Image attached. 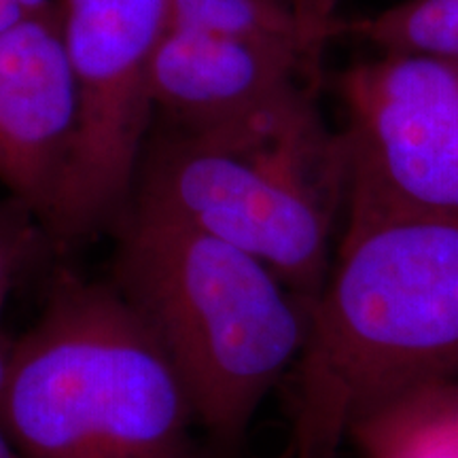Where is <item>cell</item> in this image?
Here are the masks:
<instances>
[{
  "instance_id": "cell-9",
  "label": "cell",
  "mask_w": 458,
  "mask_h": 458,
  "mask_svg": "<svg viewBox=\"0 0 458 458\" xmlns=\"http://www.w3.org/2000/svg\"><path fill=\"white\" fill-rule=\"evenodd\" d=\"M363 458H458V380L394 394L354 420Z\"/></svg>"
},
{
  "instance_id": "cell-1",
  "label": "cell",
  "mask_w": 458,
  "mask_h": 458,
  "mask_svg": "<svg viewBox=\"0 0 458 458\" xmlns=\"http://www.w3.org/2000/svg\"><path fill=\"white\" fill-rule=\"evenodd\" d=\"M293 374L284 458H337L365 411L458 380V208L346 216Z\"/></svg>"
},
{
  "instance_id": "cell-4",
  "label": "cell",
  "mask_w": 458,
  "mask_h": 458,
  "mask_svg": "<svg viewBox=\"0 0 458 458\" xmlns=\"http://www.w3.org/2000/svg\"><path fill=\"white\" fill-rule=\"evenodd\" d=\"M337 206L342 142L312 102L242 128L159 131L147 142L128 213L236 246L312 306L334 263Z\"/></svg>"
},
{
  "instance_id": "cell-16",
  "label": "cell",
  "mask_w": 458,
  "mask_h": 458,
  "mask_svg": "<svg viewBox=\"0 0 458 458\" xmlns=\"http://www.w3.org/2000/svg\"><path fill=\"white\" fill-rule=\"evenodd\" d=\"M9 348H11V342H7V340H4V337H3V335H0V385H3V377H4V369H7Z\"/></svg>"
},
{
  "instance_id": "cell-8",
  "label": "cell",
  "mask_w": 458,
  "mask_h": 458,
  "mask_svg": "<svg viewBox=\"0 0 458 458\" xmlns=\"http://www.w3.org/2000/svg\"><path fill=\"white\" fill-rule=\"evenodd\" d=\"M317 66L291 49L168 28L151 66L153 111L174 130L242 128L312 105Z\"/></svg>"
},
{
  "instance_id": "cell-3",
  "label": "cell",
  "mask_w": 458,
  "mask_h": 458,
  "mask_svg": "<svg viewBox=\"0 0 458 458\" xmlns=\"http://www.w3.org/2000/svg\"><path fill=\"white\" fill-rule=\"evenodd\" d=\"M117 236L111 283L168 354L199 431L233 454L295 368L310 306L266 263L206 233L128 213Z\"/></svg>"
},
{
  "instance_id": "cell-15",
  "label": "cell",
  "mask_w": 458,
  "mask_h": 458,
  "mask_svg": "<svg viewBox=\"0 0 458 458\" xmlns=\"http://www.w3.org/2000/svg\"><path fill=\"white\" fill-rule=\"evenodd\" d=\"M0 458H21V454L17 452L15 445L11 444V439L7 437L3 427H0Z\"/></svg>"
},
{
  "instance_id": "cell-14",
  "label": "cell",
  "mask_w": 458,
  "mask_h": 458,
  "mask_svg": "<svg viewBox=\"0 0 458 458\" xmlns=\"http://www.w3.org/2000/svg\"><path fill=\"white\" fill-rule=\"evenodd\" d=\"M55 0H0V32L20 24L38 11L47 9Z\"/></svg>"
},
{
  "instance_id": "cell-2",
  "label": "cell",
  "mask_w": 458,
  "mask_h": 458,
  "mask_svg": "<svg viewBox=\"0 0 458 458\" xmlns=\"http://www.w3.org/2000/svg\"><path fill=\"white\" fill-rule=\"evenodd\" d=\"M0 427L21 458H204L174 365L114 289L60 276L11 342Z\"/></svg>"
},
{
  "instance_id": "cell-7",
  "label": "cell",
  "mask_w": 458,
  "mask_h": 458,
  "mask_svg": "<svg viewBox=\"0 0 458 458\" xmlns=\"http://www.w3.org/2000/svg\"><path fill=\"white\" fill-rule=\"evenodd\" d=\"M79 98L55 0L0 32V185L45 223L71 164Z\"/></svg>"
},
{
  "instance_id": "cell-13",
  "label": "cell",
  "mask_w": 458,
  "mask_h": 458,
  "mask_svg": "<svg viewBox=\"0 0 458 458\" xmlns=\"http://www.w3.org/2000/svg\"><path fill=\"white\" fill-rule=\"evenodd\" d=\"M286 3L300 26L303 45L314 60H318L325 43L334 34L335 21L340 20L337 9L342 0H286Z\"/></svg>"
},
{
  "instance_id": "cell-6",
  "label": "cell",
  "mask_w": 458,
  "mask_h": 458,
  "mask_svg": "<svg viewBox=\"0 0 458 458\" xmlns=\"http://www.w3.org/2000/svg\"><path fill=\"white\" fill-rule=\"evenodd\" d=\"M340 89L346 216L458 208V54H386Z\"/></svg>"
},
{
  "instance_id": "cell-11",
  "label": "cell",
  "mask_w": 458,
  "mask_h": 458,
  "mask_svg": "<svg viewBox=\"0 0 458 458\" xmlns=\"http://www.w3.org/2000/svg\"><path fill=\"white\" fill-rule=\"evenodd\" d=\"M360 38L386 54H458V0H403L359 20H337L334 34Z\"/></svg>"
},
{
  "instance_id": "cell-10",
  "label": "cell",
  "mask_w": 458,
  "mask_h": 458,
  "mask_svg": "<svg viewBox=\"0 0 458 458\" xmlns=\"http://www.w3.org/2000/svg\"><path fill=\"white\" fill-rule=\"evenodd\" d=\"M168 28L291 49L318 64L286 0H168Z\"/></svg>"
},
{
  "instance_id": "cell-5",
  "label": "cell",
  "mask_w": 458,
  "mask_h": 458,
  "mask_svg": "<svg viewBox=\"0 0 458 458\" xmlns=\"http://www.w3.org/2000/svg\"><path fill=\"white\" fill-rule=\"evenodd\" d=\"M79 98L77 139L45 223L51 244H81L122 225L153 117L151 66L168 0H60Z\"/></svg>"
},
{
  "instance_id": "cell-12",
  "label": "cell",
  "mask_w": 458,
  "mask_h": 458,
  "mask_svg": "<svg viewBox=\"0 0 458 458\" xmlns=\"http://www.w3.org/2000/svg\"><path fill=\"white\" fill-rule=\"evenodd\" d=\"M43 240L49 242L30 210L15 199H11V204H0V320L17 278L32 261Z\"/></svg>"
}]
</instances>
